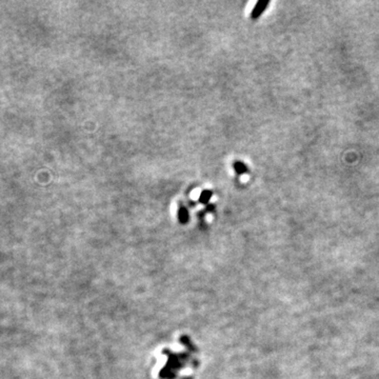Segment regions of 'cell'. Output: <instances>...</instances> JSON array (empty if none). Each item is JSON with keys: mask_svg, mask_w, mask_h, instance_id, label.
Segmentation results:
<instances>
[{"mask_svg": "<svg viewBox=\"0 0 379 379\" xmlns=\"http://www.w3.org/2000/svg\"><path fill=\"white\" fill-rule=\"evenodd\" d=\"M269 5H270V2H269V0H265V2H263V0H261V2H258V3L256 4V6L254 7L253 11L251 12V18H252L253 20L257 19L259 16H261V15L265 12L266 9H267V7H268Z\"/></svg>", "mask_w": 379, "mask_h": 379, "instance_id": "obj_1", "label": "cell"}, {"mask_svg": "<svg viewBox=\"0 0 379 379\" xmlns=\"http://www.w3.org/2000/svg\"><path fill=\"white\" fill-rule=\"evenodd\" d=\"M233 167H234V170H235V172L237 173L238 175L246 174V173L248 172L246 165H244L243 162H241V161H236V162H234Z\"/></svg>", "mask_w": 379, "mask_h": 379, "instance_id": "obj_2", "label": "cell"}, {"mask_svg": "<svg viewBox=\"0 0 379 379\" xmlns=\"http://www.w3.org/2000/svg\"><path fill=\"white\" fill-rule=\"evenodd\" d=\"M212 195H213L212 191H209V190L203 191L201 193V195H200V197H199V202H201V203H208L209 200L212 197Z\"/></svg>", "mask_w": 379, "mask_h": 379, "instance_id": "obj_3", "label": "cell"}, {"mask_svg": "<svg viewBox=\"0 0 379 379\" xmlns=\"http://www.w3.org/2000/svg\"><path fill=\"white\" fill-rule=\"evenodd\" d=\"M178 216H179V220H180L182 223L187 222V221H188V217H189L187 209L181 208V209L179 210V212H178Z\"/></svg>", "mask_w": 379, "mask_h": 379, "instance_id": "obj_4", "label": "cell"}]
</instances>
